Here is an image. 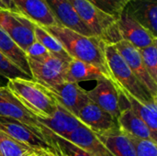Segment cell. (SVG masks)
<instances>
[{"label": "cell", "mask_w": 157, "mask_h": 156, "mask_svg": "<svg viewBox=\"0 0 157 156\" xmlns=\"http://www.w3.org/2000/svg\"><path fill=\"white\" fill-rule=\"evenodd\" d=\"M27 59L34 60V61H40L48 55H50L49 51L45 49L43 45H41L37 40L33 42L25 51Z\"/></svg>", "instance_id": "obj_31"}, {"label": "cell", "mask_w": 157, "mask_h": 156, "mask_svg": "<svg viewBox=\"0 0 157 156\" xmlns=\"http://www.w3.org/2000/svg\"><path fill=\"white\" fill-rule=\"evenodd\" d=\"M52 138L53 141V147L57 151V156H91L77 145L54 132H52Z\"/></svg>", "instance_id": "obj_26"}, {"label": "cell", "mask_w": 157, "mask_h": 156, "mask_svg": "<svg viewBox=\"0 0 157 156\" xmlns=\"http://www.w3.org/2000/svg\"><path fill=\"white\" fill-rule=\"evenodd\" d=\"M0 76L9 80L15 78H21L27 80H33L15 63L8 60L3 53L0 52Z\"/></svg>", "instance_id": "obj_29"}, {"label": "cell", "mask_w": 157, "mask_h": 156, "mask_svg": "<svg viewBox=\"0 0 157 156\" xmlns=\"http://www.w3.org/2000/svg\"><path fill=\"white\" fill-rule=\"evenodd\" d=\"M139 52L145 69L150 76L157 83V41L148 47L140 49Z\"/></svg>", "instance_id": "obj_28"}, {"label": "cell", "mask_w": 157, "mask_h": 156, "mask_svg": "<svg viewBox=\"0 0 157 156\" xmlns=\"http://www.w3.org/2000/svg\"><path fill=\"white\" fill-rule=\"evenodd\" d=\"M95 134L114 156H137L135 147L130 136L122 132L119 128Z\"/></svg>", "instance_id": "obj_20"}, {"label": "cell", "mask_w": 157, "mask_h": 156, "mask_svg": "<svg viewBox=\"0 0 157 156\" xmlns=\"http://www.w3.org/2000/svg\"><path fill=\"white\" fill-rule=\"evenodd\" d=\"M76 118L95 133H103L119 128L117 120L91 100L81 108Z\"/></svg>", "instance_id": "obj_13"}, {"label": "cell", "mask_w": 157, "mask_h": 156, "mask_svg": "<svg viewBox=\"0 0 157 156\" xmlns=\"http://www.w3.org/2000/svg\"><path fill=\"white\" fill-rule=\"evenodd\" d=\"M104 55L110 79L143 103L157 102L147 88L134 75L114 44H104Z\"/></svg>", "instance_id": "obj_3"}, {"label": "cell", "mask_w": 157, "mask_h": 156, "mask_svg": "<svg viewBox=\"0 0 157 156\" xmlns=\"http://www.w3.org/2000/svg\"><path fill=\"white\" fill-rule=\"evenodd\" d=\"M69 2L95 37L106 44H116L122 40L116 18L99 10L86 0H69Z\"/></svg>", "instance_id": "obj_4"}, {"label": "cell", "mask_w": 157, "mask_h": 156, "mask_svg": "<svg viewBox=\"0 0 157 156\" xmlns=\"http://www.w3.org/2000/svg\"><path fill=\"white\" fill-rule=\"evenodd\" d=\"M17 11L33 23L43 28L61 26L45 0H12Z\"/></svg>", "instance_id": "obj_15"}, {"label": "cell", "mask_w": 157, "mask_h": 156, "mask_svg": "<svg viewBox=\"0 0 157 156\" xmlns=\"http://www.w3.org/2000/svg\"><path fill=\"white\" fill-rule=\"evenodd\" d=\"M123 10L157 38V0H129Z\"/></svg>", "instance_id": "obj_16"}, {"label": "cell", "mask_w": 157, "mask_h": 156, "mask_svg": "<svg viewBox=\"0 0 157 156\" xmlns=\"http://www.w3.org/2000/svg\"><path fill=\"white\" fill-rule=\"evenodd\" d=\"M94 6L118 20L129 0H86Z\"/></svg>", "instance_id": "obj_27"}, {"label": "cell", "mask_w": 157, "mask_h": 156, "mask_svg": "<svg viewBox=\"0 0 157 156\" xmlns=\"http://www.w3.org/2000/svg\"><path fill=\"white\" fill-rule=\"evenodd\" d=\"M86 94L93 103L117 120L121 113V101L111 79L104 78L97 81L96 86L91 90H86Z\"/></svg>", "instance_id": "obj_10"}, {"label": "cell", "mask_w": 157, "mask_h": 156, "mask_svg": "<svg viewBox=\"0 0 157 156\" xmlns=\"http://www.w3.org/2000/svg\"><path fill=\"white\" fill-rule=\"evenodd\" d=\"M0 116L10 118L25 124L54 149L52 138V131L46 128L35 115L29 111L13 96L6 86H0Z\"/></svg>", "instance_id": "obj_5"}, {"label": "cell", "mask_w": 157, "mask_h": 156, "mask_svg": "<svg viewBox=\"0 0 157 156\" xmlns=\"http://www.w3.org/2000/svg\"><path fill=\"white\" fill-rule=\"evenodd\" d=\"M50 156H55V155H50Z\"/></svg>", "instance_id": "obj_36"}, {"label": "cell", "mask_w": 157, "mask_h": 156, "mask_svg": "<svg viewBox=\"0 0 157 156\" xmlns=\"http://www.w3.org/2000/svg\"><path fill=\"white\" fill-rule=\"evenodd\" d=\"M34 25L19 12L0 9V28L24 52L36 41Z\"/></svg>", "instance_id": "obj_6"}, {"label": "cell", "mask_w": 157, "mask_h": 156, "mask_svg": "<svg viewBox=\"0 0 157 156\" xmlns=\"http://www.w3.org/2000/svg\"><path fill=\"white\" fill-rule=\"evenodd\" d=\"M28 63L33 80L43 86H52L66 81L68 62L50 54L40 61L28 59Z\"/></svg>", "instance_id": "obj_8"}, {"label": "cell", "mask_w": 157, "mask_h": 156, "mask_svg": "<svg viewBox=\"0 0 157 156\" xmlns=\"http://www.w3.org/2000/svg\"><path fill=\"white\" fill-rule=\"evenodd\" d=\"M45 2L61 26L86 37L94 36L92 31L81 20L69 0H45Z\"/></svg>", "instance_id": "obj_14"}, {"label": "cell", "mask_w": 157, "mask_h": 156, "mask_svg": "<svg viewBox=\"0 0 157 156\" xmlns=\"http://www.w3.org/2000/svg\"><path fill=\"white\" fill-rule=\"evenodd\" d=\"M0 52L32 78L26 53L0 28ZM33 79V78H32Z\"/></svg>", "instance_id": "obj_23"}, {"label": "cell", "mask_w": 157, "mask_h": 156, "mask_svg": "<svg viewBox=\"0 0 157 156\" xmlns=\"http://www.w3.org/2000/svg\"><path fill=\"white\" fill-rule=\"evenodd\" d=\"M0 131L15 141L29 147L36 154L45 156H57V152L36 132L25 124L6 117L0 116Z\"/></svg>", "instance_id": "obj_7"}, {"label": "cell", "mask_w": 157, "mask_h": 156, "mask_svg": "<svg viewBox=\"0 0 157 156\" xmlns=\"http://www.w3.org/2000/svg\"><path fill=\"white\" fill-rule=\"evenodd\" d=\"M63 45L72 59L93 64L109 79L104 55V42L97 37H86L63 26L44 28Z\"/></svg>", "instance_id": "obj_1"}, {"label": "cell", "mask_w": 157, "mask_h": 156, "mask_svg": "<svg viewBox=\"0 0 157 156\" xmlns=\"http://www.w3.org/2000/svg\"><path fill=\"white\" fill-rule=\"evenodd\" d=\"M117 22L121 39L127 40L138 50L148 47L157 41L156 37L134 20L125 10H122Z\"/></svg>", "instance_id": "obj_12"}, {"label": "cell", "mask_w": 157, "mask_h": 156, "mask_svg": "<svg viewBox=\"0 0 157 156\" xmlns=\"http://www.w3.org/2000/svg\"><path fill=\"white\" fill-rule=\"evenodd\" d=\"M117 123L119 129L130 136L143 140H153L147 125L128 107V105L121 110Z\"/></svg>", "instance_id": "obj_21"}, {"label": "cell", "mask_w": 157, "mask_h": 156, "mask_svg": "<svg viewBox=\"0 0 157 156\" xmlns=\"http://www.w3.org/2000/svg\"><path fill=\"white\" fill-rule=\"evenodd\" d=\"M0 2L4 5V6L6 7V10H10V11H14V12H18L12 0H0Z\"/></svg>", "instance_id": "obj_32"}, {"label": "cell", "mask_w": 157, "mask_h": 156, "mask_svg": "<svg viewBox=\"0 0 157 156\" xmlns=\"http://www.w3.org/2000/svg\"><path fill=\"white\" fill-rule=\"evenodd\" d=\"M35 152L0 131V156H29Z\"/></svg>", "instance_id": "obj_25"}, {"label": "cell", "mask_w": 157, "mask_h": 156, "mask_svg": "<svg viewBox=\"0 0 157 156\" xmlns=\"http://www.w3.org/2000/svg\"><path fill=\"white\" fill-rule=\"evenodd\" d=\"M39 120L51 131L63 139H67L68 136L82 124L75 116L58 103L57 109L51 118L45 120L39 119Z\"/></svg>", "instance_id": "obj_18"}, {"label": "cell", "mask_w": 157, "mask_h": 156, "mask_svg": "<svg viewBox=\"0 0 157 156\" xmlns=\"http://www.w3.org/2000/svg\"><path fill=\"white\" fill-rule=\"evenodd\" d=\"M44 87L51 93L58 104L75 117L81 108L90 100L86 94V90L76 83L65 81L52 86Z\"/></svg>", "instance_id": "obj_9"}, {"label": "cell", "mask_w": 157, "mask_h": 156, "mask_svg": "<svg viewBox=\"0 0 157 156\" xmlns=\"http://www.w3.org/2000/svg\"><path fill=\"white\" fill-rule=\"evenodd\" d=\"M34 36L36 40L41 45H43L51 55L68 63L73 60L67 53V51L64 50L63 45L58 41V40H56L52 35H51L43 27L35 24Z\"/></svg>", "instance_id": "obj_24"}, {"label": "cell", "mask_w": 157, "mask_h": 156, "mask_svg": "<svg viewBox=\"0 0 157 156\" xmlns=\"http://www.w3.org/2000/svg\"><path fill=\"white\" fill-rule=\"evenodd\" d=\"M6 86L13 96L38 119H49L55 113L57 109L56 100L38 82L15 78L7 80Z\"/></svg>", "instance_id": "obj_2"}, {"label": "cell", "mask_w": 157, "mask_h": 156, "mask_svg": "<svg viewBox=\"0 0 157 156\" xmlns=\"http://www.w3.org/2000/svg\"><path fill=\"white\" fill-rule=\"evenodd\" d=\"M66 140L77 145L91 156H114L98 139L97 135L83 124L75 129Z\"/></svg>", "instance_id": "obj_19"}, {"label": "cell", "mask_w": 157, "mask_h": 156, "mask_svg": "<svg viewBox=\"0 0 157 156\" xmlns=\"http://www.w3.org/2000/svg\"><path fill=\"white\" fill-rule=\"evenodd\" d=\"M0 9H1V8H0Z\"/></svg>", "instance_id": "obj_37"}, {"label": "cell", "mask_w": 157, "mask_h": 156, "mask_svg": "<svg viewBox=\"0 0 157 156\" xmlns=\"http://www.w3.org/2000/svg\"><path fill=\"white\" fill-rule=\"evenodd\" d=\"M130 138L133 143L137 156H157L156 142L153 140H143L132 136H130Z\"/></svg>", "instance_id": "obj_30"}, {"label": "cell", "mask_w": 157, "mask_h": 156, "mask_svg": "<svg viewBox=\"0 0 157 156\" xmlns=\"http://www.w3.org/2000/svg\"><path fill=\"white\" fill-rule=\"evenodd\" d=\"M3 79L7 80V79L4 78V77H2V76H0V86H6V85H4V84H3Z\"/></svg>", "instance_id": "obj_33"}, {"label": "cell", "mask_w": 157, "mask_h": 156, "mask_svg": "<svg viewBox=\"0 0 157 156\" xmlns=\"http://www.w3.org/2000/svg\"><path fill=\"white\" fill-rule=\"evenodd\" d=\"M114 85L117 90L122 95V97L126 100L128 107L147 125L151 131L153 140L155 142H157V102L143 103L134 98L132 95L123 90L115 83Z\"/></svg>", "instance_id": "obj_17"}, {"label": "cell", "mask_w": 157, "mask_h": 156, "mask_svg": "<svg viewBox=\"0 0 157 156\" xmlns=\"http://www.w3.org/2000/svg\"><path fill=\"white\" fill-rule=\"evenodd\" d=\"M29 156H45V155H42V154H39L34 153V154H31Z\"/></svg>", "instance_id": "obj_34"}, {"label": "cell", "mask_w": 157, "mask_h": 156, "mask_svg": "<svg viewBox=\"0 0 157 156\" xmlns=\"http://www.w3.org/2000/svg\"><path fill=\"white\" fill-rule=\"evenodd\" d=\"M104 78H109L97 66L86 63L75 59H73L69 64L66 74V81L79 84L84 81H98Z\"/></svg>", "instance_id": "obj_22"}, {"label": "cell", "mask_w": 157, "mask_h": 156, "mask_svg": "<svg viewBox=\"0 0 157 156\" xmlns=\"http://www.w3.org/2000/svg\"><path fill=\"white\" fill-rule=\"evenodd\" d=\"M0 8H1V9H6V7L4 6V5H3L1 2H0Z\"/></svg>", "instance_id": "obj_35"}, {"label": "cell", "mask_w": 157, "mask_h": 156, "mask_svg": "<svg viewBox=\"0 0 157 156\" xmlns=\"http://www.w3.org/2000/svg\"><path fill=\"white\" fill-rule=\"evenodd\" d=\"M114 45L134 75L147 88L151 95L157 98V83L145 69L139 50L124 40H121Z\"/></svg>", "instance_id": "obj_11"}]
</instances>
